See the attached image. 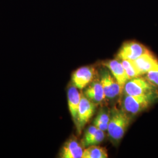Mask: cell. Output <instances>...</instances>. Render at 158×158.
I'll list each match as a JSON object with an SVG mask.
<instances>
[{
	"label": "cell",
	"mask_w": 158,
	"mask_h": 158,
	"mask_svg": "<svg viewBox=\"0 0 158 158\" xmlns=\"http://www.w3.org/2000/svg\"><path fill=\"white\" fill-rule=\"evenodd\" d=\"M94 125H95L98 129L102 130L103 131H105L106 130H108V123H103L101 121H99L97 119H95V120L94 121Z\"/></svg>",
	"instance_id": "cell-18"
},
{
	"label": "cell",
	"mask_w": 158,
	"mask_h": 158,
	"mask_svg": "<svg viewBox=\"0 0 158 158\" xmlns=\"http://www.w3.org/2000/svg\"><path fill=\"white\" fill-rule=\"evenodd\" d=\"M107 150L104 148L96 145L89 146L83 151L82 158H107Z\"/></svg>",
	"instance_id": "cell-13"
},
{
	"label": "cell",
	"mask_w": 158,
	"mask_h": 158,
	"mask_svg": "<svg viewBox=\"0 0 158 158\" xmlns=\"http://www.w3.org/2000/svg\"><path fill=\"white\" fill-rule=\"evenodd\" d=\"M105 138V134L103 131L97 129L96 132L88 139L81 141L83 147H89L93 145H97L101 143Z\"/></svg>",
	"instance_id": "cell-15"
},
{
	"label": "cell",
	"mask_w": 158,
	"mask_h": 158,
	"mask_svg": "<svg viewBox=\"0 0 158 158\" xmlns=\"http://www.w3.org/2000/svg\"><path fill=\"white\" fill-rule=\"evenodd\" d=\"M126 95L129 96H157L155 88L144 77L131 79L126 83L124 87Z\"/></svg>",
	"instance_id": "cell-2"
},
{
	"label": "cell",
	"mask_w": 158,
	"mask_h": 158,
	"mask_svg": "<svg viewBox=\"0 0 158 158\" xmlns=\"http://www.w3.org/2000/svg\"><path fill=\"white\" fill-rule=\"evenodd\" d=\"M153 95L129 96L126 95L123 101V110L126 113L135 115L147 109L153 100Z\"/></svg>",
	"instance_id": "cell-3"
},
{
	"label": "cell",
	"mask_w": 158,
	"mask_h": 158,
	"mask_svg": "<svg viewBox=\"0 0 158 158\" xmlns=\"http://www.w3.org/2000/svg\"><path fill=\"white\" fill-rule=\"evenodd\" d=\"M150 51L146 46L136 41H128L123 44L119 49L117 57L121 60H134L142 55Z\"/></svg>",
	"instance_id": "cell-4"
},
{
	"label": "cell",
	"mask_w": 158,
	"mask_h": 158,
	"mask_svg": "<svg viewBox=\"0 0 158 158\" xmlns=\"http://www.w3.org/2000/svg\"><path fill=\"white\" fill-rule=\"evenodd\" d=\"M144 77L155 88L158 96V69L148 72Z\"/></svg>",
	"instance_id": "cell-16"
},
{
	"label": "cell",
	"mask_w": 158,
	"mask_h": 158,
	"mask_svg": "<svg viewBox=\"0 0 158 158\" xmlns=\"http://www.w3.org/2000/svg\"><path fill=\"white\" fill-rule=\"evenodd\" d=\"M83 149L74 137L70 138L63 145L59 153L62 158H82Z\"/></svg>",
	"instance_id": "cell-8"
},
{
	"label": "cell",
	"mask_w": 158,
	"mask_h": 158,
	"mask_svg": "<svg viewBox=\"0 0 158 158\" xmlns=\"http://www.w3.org/2000/svg\"><path fill=\"white\" fill-rule=\"evenodd\" d=\"M97 129H98V128L96 127L95 125L90 126V127H89L88 129L85 131V136H84V137H83L82 141L85 140V139H88L89 137H90L92 135L96 132Z\"/></svg>",
	"instance_id": "cell-19"
},
{
	"label": "cell",
	"mask_w": 158,
	"mask_h": 158,
	"mask_svg": "<svg viewBox=\"0 0 158 158\" xmlns=\"http://www.w3.org/2000/svg\"><path fill=\"white\" fill-rule=\"evenodd\" d=\"M121 63L130 79L141 76V73L136 66L133 60H122Z\"/></svg>",
	"instance_id": "cell-14"
},
{
	"label": "cell",
	"mask_w": 158,
	"mask_h": 158,
	"mask_svg": "<svg viewBox=\"0 0 158 158\" xmlns=\"http://www.w3.org/2000/svg\"><path fill=\"white\" fill-rule=\"evenodd\" d=\"M103 64L110 69L111 73L118 81L121 89L124 90L126 83L131 79L125 70L121 62H119L117 60H111L104 62Z\"/></svg>",
	"instance_id": "cell-10"
},
{
	"label": "cell",
	"mask_w": 158,
	"mask_h": 158,
	"mask_svg": "<svg viewBox=\"0 0 158 158\" xmlns=\"http://www.w3.org/2000/svg\"><path fill=\"white\" fill-rule=\"evenodd\" d=\"M81 96L77 88L73 83L69 85L68 89V107L75 125L77 123Z\"/></svg>",
	"instance_id": "cell-12"
},
{
	"label": "cell",
	"mask_w": 158,
	"mask_h": 158,
	"mask_svg": "<svg viewBox=\"0 0 158 158\" xmlns=\"http://www.w3.org/2000/svg\"><path fill=\"white\" fill-rule=\"evenodd\" d=\"M95 108L96 104L91 102L84 95L81 96L77 123L76 125L79 134L81 133L84 127L93 115Z\"/></svg>",
	"instance_id": "cell-5"
},
{
	"label": "cell",
	"mask_w": 158,
	"mask_h": 158,
	"mask_svg": "<svg viewBox=\"0 0 158 158\" xmlns=\"http://www.w3.org/2000/svg\"><path fill=\"white\" fill-rule=\"evenodd\" d=\"M110 115L109 114H108L105 111L102 110L101 111L99 112L98 115L96 117V119L99 121H101L103 123H108L110 121Z\"/></svg>",
	"instance_id": "cell-17"
},
{
	"label": "cell",
	"mask_w": 158,
	"mask_h": 158,
	"mask_svg": "<svg viewBox=\"0 0 158 158\" xmlns=\"http://www.w3.org/2000/svg\"><path fill=\"white\" fill-rule=\"evenodd\" d=\"M85 88L83 95L96 104L100 103L106 98L100 79H93Z\"/></svg>",
	"instance_id": "cell-9"
},
{
	"label": "cell",
	"mask_w": 158,
	"mask_h": 158,
	"mask_svg": "<svg viewBox=\"0 0 158 158\" xmlns=\"http://www.w3.org/2000/svg\"><path fill=\"white\" fill-rule=\"evenodd\" d=\"M100 80L105 96L108 99H114L122 94L123 90L113 74L110 72V71L106 69L102 70Z\"/></svg>",
	"instance_id": "cell-6"
},
{
	"label": "cell",
	"mask_w": 158,
	"mask_h": 158,
	"mask_svg": "<svg viewBox=\"0 0 158 158\" xmlns=\"http://www.w3.org/2000/svg\"><path fill=\"white\" fill-rule=\"evenodd\" d=\"M130 123V117L123 109H113L110 114L108 127L111 138L116 141L120 140L124 136Z\"/></svg>",
	"instance_id": "cell-1"
},
{
	"label": "cell",
	"mask_w": 158,
	"mask_h": 158,
	"mask_svg": "<svg viewBox=\"0 0 158 158\" xmlns=\"http://www.w3.org/2000/svg\"><path fill=\"white\" fill-rule=\"evenodd\" d=\"M133 61L142 75L158 69V59L151 52L142 55Z\"/></svg>",
	"instance_id": "cell-11"
},
{
	"label": "cell",
	"mask_w": 158,
	"mask_h": 158,
	"mask_svg": "<svg viewBox=\"0 0 158 158\" xmlns=\"http://www.w3.org/2000/svg\"><path fill=\"white\" fill-rule=\"evenodd\" d=\"M95 69L91 67H82L74 71L72 76V81L78 89L83 90L94 79Z\"/></svg>",
	"instance_id": "cell-7"
}]
</instances>
